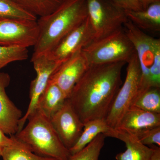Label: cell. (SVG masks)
Returning a JSON list of instances; mask_svg holds the SVG:
<instances>
[{
	"label": "cell",
	"instance_id": "6da1fadb",
	"mask_svg": "<svg viewBox=\"0 0 160 160\" xmlns=\"http://www.w3.org/2000/svg\"><path fill=\"white\" fill-rule=\"evenodd\" d=\"M124 62L89 66L68 98L84 124L106 119L122 85Z\"/></svg>",
	"mask_w": 160,
	"mask_h": 160
},
{
	"label": "cell",
	"instance_id": "7a4b0ae2",
	"mask_svg": "<svg viewBox=\"0 0 160 160\" xmlns=\"http://www.w3.org/2000/svg\"><path fill=\"white\" fill-rule=\"evenodd\" d=\"M87 17L86 0H66L52 13L40 17L38 38L32 58L48 54Z\"/></svg>",
	"mask_w": 160,
	"mask_h": 160
},
{
	"label": "cell",
	"instance_id": "3957f363",
	"mask_svg": "<svg viewBox=\"0 0 160 160\" xmlns=\"http://www.w3.org/2000/svg\"><path fill=\"white\" fill-rule=\"evenodd\" d=\"M26 127L14 135L35 154L57 160H69L71 154L62 142L47 117L36 109L29 117Z\"/></svg>",
	"mask_w": 160,
	"mask_h": 160
},
{
	"label": "cell",
	"instance_id": "277c9868",
	"mask_svg": "<svg viewBox=\"0 0 160 160\" xmlns=\"http://www.w3.org/2000/svg\"><path fill=\"white\" fill-rule=\"evenodd\" d=\"M82 51L89 66L128 63L136 52L124 27L105 37L93 40Z\"/></svg>",
	"mask_w": 160,
	"mask_h": 160
},
{
	"label": "cell",
	"instance_id": "5b68a950",
	"mask_svg": "<svg viewBox=\"0 0 160 160\" xmlns=\"http://www.w3.org/2000/svg\"><path fill=\"white\" fill-rule=\"evenodd\" d=\"M135 49L141 71L139 89L138 93L150 86V69L160 62V40L148 35L128 19L123 26Z\"/></svg>",
	"mask_w": 160,
	"mask_h": 160
},
{
	"label": "cell",
	"instance_id": "8992f818",
	"mask_svg": "<svg viewBox=\"0 0 160 160\" xmlns=\"http://www.w3.org/2000/svg\"><path fill=\"white\" fill-rule=\"evenodd\" d=\"M88 18L94 39L105 37L123 28L128 19L126 10L111 0H86Z\"/></svg>",
	"mask_w": 160,
	"mask_h": 160
},
{
	"label": "cell",
	"instance_id": "52a82bcc",
	"mask_svg": "<svg viewBox=\"0 0 160 160\" xmlns=\"http://www.w3.org/2000/svg\"><path fill=\"white\" fill-rule=\"evenodd\" d=\"M127 63L125 82L116 96L105 119L112 129H117L123 115L131 107L139 89L141 71L136 52Z\"/></svg>",
	"mask_w": 160,
	"mask_h": 160
},
{
	"label": "cell",
	"instance_id": "ba28073f",
	"mask_svg": "<svg viewBox=\"0 0 160 160\" xmlns=\"http://www.w3.org/2000/svg\"><path fill=\"white\" fill-rule=\"evenodd\" d=\"M37 21L0 18V46L27 48L37 42Z\"/></svg>",
	"mask_w": 160,
	"mask_h": 160
},
{
	"label": "cell",
	"instance_id": "9c48e42d",
	"mask_svg": "<svg viewBox=\"0 0 160 160\" xmlns=\"http://www.w3.org/2000/svg\"><path fill=\"white\" fill-rule=\"evenodd\" d=\"M31 60L36 72V77L30 84V102L26 113L20 120L18 132L23 129L29 117L36 109L38 101L45 90L50 76L60 65L52 59L48 54L32 58Z\"/></svg>",
	"mask_w": 160,
	"mask_h": 160
},
{
	"label": "cell",
	"instance_id": "30bf717a",
	"mask_svg": "<svg viewBox=\"0 0 160 160\" xmlns=\"http://www.w3.org/2000/svg\"><path fill=\"white\" fill-rule=\"evenodd\" d=\"M89 66L82 49L58 66L50 76L48 82L57 85L68 98Z\"/></svg>",
	"mask_w": 160,
	"mask_h": 160
},
{
	"label": "cell",
	"instance_id": "8fae6325",
	"mask_svg": "<svg viewBox=\"0 0 160 160\" xmlns=\"http://www.w3.org/2000/svg\"><path fill=\"white\" fill-rule=\"evenodd\" d=\"M50 121L64 146L69 150L71 149L82 134L84 124L68 99Z\"/></svg>",
	"mask_w": 160,
	"mask_h": 160
},
{
	"label": "cell",
	"instance_id": "7c38bea8",
	"mask_svg": "<svg viewBox=\"0 0 160 160\" xmlns=\"http://www.w3.org/2000/svg\"><path fill=\"white\" fill-rule=\"evenodd\" d=\"M94 39V32L87 17L85 22L63 38L48 55L61 65Z\"/></svg>",
	"mask_w": 160,
	"mask_h": 160
},
{
	"label": "cell",
	"instance_id": "4fadbf2b",
	"mask_svg": "<svg viewBox=\"0 0 160 160\" xmlns=\"http://www.w3.org/2000/svg\"><path fill=\"white\" fill-rule=\"evenodd\" d=\"M10 81L8 73L0 72V129L11 136L18 132L19 124L23 116L6 93V88Z\"/></svg>",
	"mask_w": 160,
	"mask_h": 160
},
{
	"label": "cell",
	"instance_id": "5bb4252c",
	"mask_svg": "<svg viewBox=\"0 0 160 160\" xmlns=\"http://www.w3.org/2000/svg\"><path fill=\"white\" fill-rule=\"evenodd\" d=\"M160 126V113L130 107L122 118L116 129L133 133Z\"/></svg>",
	"mask_w": 160,
	"mask_h": 160
},
{
	"label": "cell",
	"instance_id": "9a60e30c",
	"mask_svg": "<svg viewBox=\"0 0 160 160\" xmlns=\"http://www.w3.org/2000/svg\"><path fill=\"white\" fill-rule=\"evenodd\" d=\"M127 19L142 30L153 33L160 32V2H156L142 10H126Z\"/></svg>",
	"mask_w": 160,
	"mask_h": 160
},
{
	"label": "cell",
	"instance_id": "2e32d148",
	"mask_svg": "<svg viewBox=\"0 0 160 160\" xmlns=\"http://www.w3.org/2000/svg\"><path fill=\"white\" fill-rule=\"evenodd\" d=\"M116 130L115 138L126 144V149L124 152L118 153L116 160H149L152 149L149 146L140 142L133 134L123 130Z\"/></svg>",
	"mask_w": 160,
	"mask_h": 160
},
{
	"label": "cell",
	"instance_id": "e0dca14e",
	"mask_svg": "<svg viewBox=\"0 0 160 160\" xmlns=\"http://www.w3.org/2000/svg\"><path fill=\"white\" fill-rule=\"evenodd\" d=\"M116 130L112 129L105 119H97L89 121L84 124V129L77 142L69 149L73 155L85 148L99 134L102 133L109 137H115Z\"/></svg>",
	"mask_w": 160,
	"mask_h": 160
},
{
	"label": "cell",
	"instance_id": "ac0fdd59",
	"mask_svg": "<svg viewBox=\"0 0 160 160\" xmlns=\"http://www.w3.org/2000/svg\"><path fill=\"white\" fill-rule=\"evenodd\" d=\"M67 99L57 85L48 82L39 98L36 109H39L50 119L62 107Z\"/></svg>",
	"mask_w": 160,
	"mask_h": 160
},
{
	"label": "cell",
	"instance_id": "d6986e66",
	"mask_svg": "<svg viewBox=\"0 0 160 160\" xmlns=\"http://www.w3.org/2000/svg\"><path fill=\"white\" fill-rule=\"evenodd\" d=\"M130 107L160 113V88L149 87L138 93Z\"/></svg>",
	"mask_w": 160,
	"mask_h": 160
},
{
	"label": "cell",
	"instance_id": "ffe728a7",
	"mask_svg": "<svg viewBox=\"0 0 160 160\" xmlns=\"http://www.w3.org/2000/svg\"><path fill=\"white\" fill-rule=\"evenodd\" d=\"M14 143L3 149V160H57L35 154L26 145L18 140L15 136Z\"/></svg>",
	"mask_w": 160,
	"mask_h": 160
},
{
	"label": "cell",
	"instance_id": "44dd1931",
	"mask_svg": "<svg viewBox=\"0 0 160 160\" xmlns=\"http://www.w3.org/2000/svg\"><path fill=\"white\" fill-rule=\"evenodd\" d=\"M0 18L37 21L35 15L14 0H0Z\"/></svg>",
	"mask_w": 160,
	"mask_h": 160
},
{
	"label": "cell",
	"instance_id": "7402d4cb",
	"mask_svg": "<svg viewBox=\"0 0 160 160\" xmlns=\"http://www.w3.org/2000/svg\"><path fill=\"white\" fill-rule=\"evenodd\" d=\"M66 0H18L19 3L36 16L48 15L55 11Z\"/></svg>",
	"mask_w": 160,
	"mask_h": 160
},
{
	"label": "cell",
	"instance_id": "603a6c76",
	"mask_svg": "<svg viewBox=\"0 0 160 160\" xmlns=\"http://www.w3.org/2000/svg\"><path fill=\"white\" fill-rule=\"evenodd\" d=\"M106 137L102 133L99 134L85 148L71 155L69 160H98Z\"/></svg>",
	"mask_w": 160,
	"mask_h": 160
},
{
	"label": "cell",
	"instance_id": "cb8c5ba5",
	"mask_svg": "<svg viewBox=\"0 0 160 160\" xmlns=\"http://www.w3.org/2000/svg\"><path fill=\"white\" fill-rule=\"evenodd\" d=\"M28 56L27 48L0 46V70L12 62L27 59Z\"/></svg>",
	"mask_w": 160,
	"mask_h": 160
},
{
	"label": "cell",
	"instance_id": "d4e9b609",
	"mask_svg": "<svg viewBox=\"0 0 160 160\" xmlns=\"http://www.w3.org/2000/svg\"><path fill=\"white\" fill-rule=\"evenodd\" d=\"M130 133L133 134L143 145L160 146V126Z\"/></svg>",
	"mask_w": 160,
	"mask_h": 160
},
{
	"label": "cell",
	"instance_id": "484cf974",
	"mask_svg": "<svg viewBox=\"0 0 160 160\" xmlns=\"http://www.w3.org/2000/svg\"><path fill=\"white\" fill-rule=\"evenodd\" d=\"M114 4L126 10H142V7L138 0H111Z\"/></svg>",
	"mask_w": 160,
	"mask_h": 160
},
{
	"label": "cell",
	"instance_id": "4316f807",
	"mask_svg": "<svg viewBox=\"0 0 160 160\" xmlns=\"http://www.w3.org/2000/svg\"><path fill=\"white\" fill-rule=\"evenodd\" d=\"M6 133L0 129V156H2L3 149L12 145L15 141L14 135H11L10 138L6 135Z\"/></svg>",
	"mask_w": 160,
	"mask_h": 160
},
{
	"label": "cell",
	"instance_id": "83f0119b",
	"mask_svg": "<svg viewBox=\"0 0 160 160\" xmlns=\"http://www.w3.org/2000/svg\"><path fill=\"white\" fill-rule=\"evenodd\" d=\"M152 149V153L149 160H160V147L157 145L149 146Z\"/></svg>",
	"mask_w": 160,
	"mask_h": 160
},
{
	"label": "cell",
	"instance_id": "f1b7e54d",
	"mask_svg": "<svg viewBox=\"0 0 160 160\" xmlns=\"http://www.w3.org/2000/svg\"><path fill=\"white\" fill-rule=\"evenodd\" d=\"M138 1L141 4L143 9H145L150 4L156 2H160V0H138Z\"/></svg>",
	"mask_w": 160,
	"mask_h": 160
},
{
	"label": "cell",
	"instance_id": "f546056e",
	"mask_svg": "<svg viewBox=\"0 0 160 160\" xmlns=\"http://www.w3.org/2000/svg\"><path fill=\"white\" fill-rule=\"evenodd\" d=\"M14 1H15L16 2H18L19 3L18 0H14Z\"/></svg>",
	"mask_w": 160,
	"mask_h": 160
}]
</instances>
